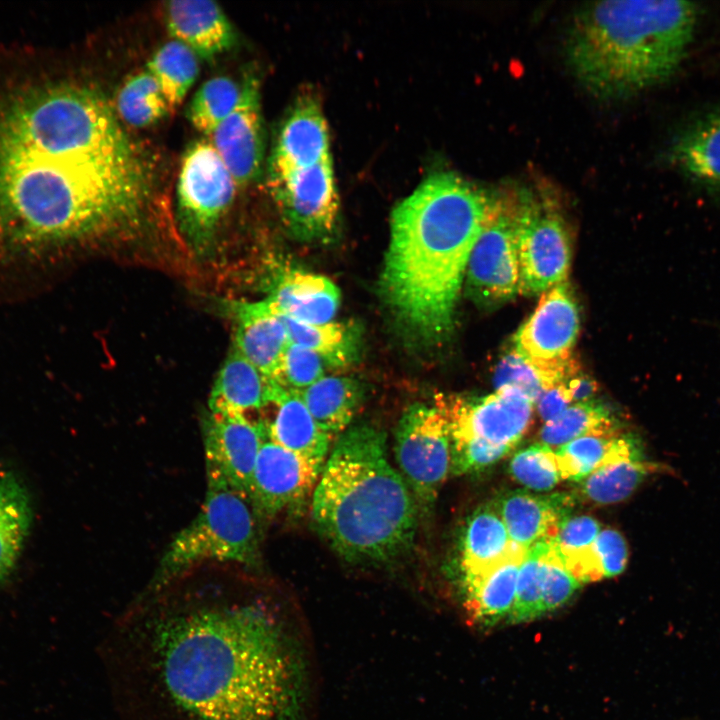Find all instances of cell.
<instances>
[{
    "instance_id": "cell-7",
    "label": "cell",
    "mask_w": 720,
    "mask_h": 720,
    "mask_svg": "<svg viewBox=\"0 0 720 720\" xmlns=\"http://www.w3.org/2000/svg\"><path fill=\"white\" fill-rule=\"evenodd\" d=\"M522 190L491 194L466 270L470 296L495 305L519 293L518 228Z\"/></svg>"
},
{
    "instance_id": "cell-24",
    "label": "cell",
    "mask_w": 720,
    "mask_h": 720,
    "mask_svg": "<svg viewBox=\"0 0 720 720\" xmlns=\"http://www.w3.org/2000/svg\"><path fill=\"white\" fill-rule=\"evenodd\" d=\"M527 550L509 537L493 502L481 505L467 519L460 542L463 580L481 575Z\"/></svg>"
},
{
    "instance_id": "cell-44",
    "label": "cell",
    "mask_w": 720,
    "mask_h": 720,
    "mask_svg": "<svg viewBox=\"0 0 720 720\" xmlns=\"http://www.w3.org/2000/svg\"><path fill=\"white\" fill-rule=\"evenodd\" d=\"M571 402L568 390L562 382L544 391L535 404L539 416L548 422L568 408Z\"/></svg>"
},
{
    "instance_id": "cell-30",
    "label": "cell",
    "mask_w": 720,
    "mask_h": 720,
    "mask_svg": "<svg viewBox=\"0 0 720 720\" xmlns=\"http://www.w3.org/2000/svg\"><path fill=\"white\" fill-rule=\"evenodd\" d=\"M656 469L645 453L626 457L595 470L580 482L574 496L599 505L617 503L628 498Z\"/></svg>"
},
{
    "instance_id": "cell-8",
    "label": "cell",
    "mask_w": 720,
    "mask_h": 720,
    "mask_svg": "<svg viewBox=\"0 0 720 720\" xmlns=\"http://www.w3.org/2000/svg\"><path fill=\"white\" fill-rule=\"evenodd\" d=\"M237 184L210 141L193 142L185 151L177 182V214L191 249L206 253L229 209Z\"/></svg>"
},
{
    "instance_id": "cell-12",
    "label": "cell",
    "mask_w": 720,
    "mask_h": 720,
    "mask_svg": "<svg viewBox=\"0 0 720 720\" xmlns=\"http://www.w3.org/2000/svg\"><path fill=\"white\" fill-rule=\"evenodd\" d=\"M268 186L288 231L303 241H322L335 232L339 198L332 159L285 172H268Z\"/></svg>"
},
{
    "instance_id": "cell-39",
    "label": "cell",
    "mask_w": 720,
    "mask_h": 720,
    "mask_svg": "<svg viewBox=\"0 0 720 720\" xmlns=\"http://www.w3.org/2000/svg\"><path fill=\"white\" fill-rule=\"evenodd\" d=\"M496 389L509 386L521 391L533 404L548 387L541 374L520 354L512 350L505 355L495 373Z\"/></svg>"
},
{
    "instance_id": "cell-35",
    "label": "cell",
    "mask_w": 720,
    "mask_h": 720,
    "mask_svg": "<svg viewBox=\"0 0 720 720\" xmlns=\"http://www.w3.org/2000/svg\"><path fill=\"white\" fill-rule=\"evenodd\" d=\"M241 93V83L227 76L205 81L195 92L187 117L199 132L211 136L235 108Z\"/></svg>"
},
{
    "instance_id": "cell-28",
    "label": "cell",
    "mask_w": 720,
    "mask_h": 720,
    "mask_svg": "<svg viewBox=\"0 0 720 720\" xmlns=\"http://www.w3.org/2000/svg\"><path fill=\"white\" fill-rule=\"evenodd\" d=\"M31 521L26 488L12 472L0 470V586L15 569Z\"/></svg>"
},
{
    "instance_id": "cell-10",
    "label": "cell",
    "mask_w": 720,
    "mask_h": 720,
    "mask_svg": "<svg viewBox=\"0 0 720 720\" xmlns=\"http://www.w3.org/2000/svg\"><path fill=\"white\" fill-rule=\"evenodd\" d=\"M580 326L567 282L545 291L514 337L515 351L543 377L548 389L580 371L572 357Z\"/></svg>"
},
{
    "instance_id": "cell-4",
    "label": "cell",
    "mask_w": 720,
    "mask_h": 720,
    "mask_svg": "<svg viewBox=\"0 0 720 720\" xmlns=\"http://www.w3.org/2000/svg\"><path fill=\"white\" fill-rule=\"evenodd\" d=\"M418 508L387 457L384 431L349 427L337 439L312 500L315 529L346 562L385 565L413 547Z\"/></svg>"
},
{
    "instance_id": "cell-20",
    "label": "cell",
    "mask_w": 720,
    "mask_h": 720,
    "mask_svg": "<svg viewBox=\"0 0 720 720\" xmlns=\"http://www.w3.org/2000/svg\"><path fill=\"white\" fill-rule=\"evenodd\" d=\"M169 34L198 57L211 59L229 50L236 41L231 22L222 8L210 0H179L165 3Z\"/></svg>"
},
{
    "instance_id": "cell-3",
    "label": "cell",
    "mask_w": 720,
    "mask_h": 720,
    "mask_svg": "<svg viewBox=\"0 0 720 720\" xmlns=\"http://www.w3.org/2000/svg\"><path fill=\"white\" fill-rule=\"evenodd\" d=\"M491 194L436 172L393 209L380 277L385 304L417 339L437 343L454 325L468 262Z\"/></svg>"
},
{
    "instance_id": "cell-14",
    "label": "cell",
    "mask_w": 720,
    "mask_h": 720,
    "mask_svg": "<svg viewBox=\"0 0 720 720\" xmlns=\"http://www.w3.org/2000/svg\"><path fill=\"white\" fill-rule=\"evenodd\" d=\"M201 426L207 485L230 488L248 499L263 441L260 422L244 414L208 410Z\"/></svg>"
},
{
    "instance_id": "cell-43",
    "label": "cell",
    "mask_w": 720,
    "mask_h": 720,
    "mask_svg": "<svg viewBox=\"0 0 720 720\" xmlns=\"http://www.w3.org/2000/svg\"><path fill=\"white\" fill-rule=\"evenodd\" d=\"M593 550L602 578L621 574L628 561L625 539L617 530L604 529L593 543Z\"/></svg>"
},
{
    "instance_id": "cell-18",
    "label": "cell",
    "mask_w": 720,
    "mask_h": 720,
    "mask_svg": "<svg viewBox=\"0 0 720 720\" xmlns=\"http://www.w3.org/2000/svg\"><path fill=\"white\" fill-rule=\"evenodd\" d=\"M325 117L317 99L300 96L286 115L272 152L268 172H285L331 158Z\"/></svg>"
},
{
    "instance_id": "cell-37",
    "label": "cell",
    "mask_w": 720,
    "mask_h": 720,
    "mask_svg": "<svg viewBox=\"0 0 720 720\" xmlns=\"http://www.w3.org/2000/svg\"><path fill=\"white\" fill-rule=\"evenodd\" d=\"M509 472L525 487L538 491L551 490L561 479L554 450L540 442L516 452Z\"/></svg>"
},
{
    "instance_id": "cell-45",
    "label": "cell",
    "mask_w": 720,
    "mask_h": 720,
    "mask_svg": "<svg viewBox=\"0 0 720 720\" xmlns=\"http://www.w3.org/2000/svg\"><path fill=\"white\" fill-rule=\"evenodd\" d=\"M572 401L585 402L592 399L598 390L595 380L580 371L563 382Z\"/></svg>"
},
{
    "instance_id": "cell-41",
    "label": "cell",
    "mask_w": 720,
    "mask_h": 720,
    "mask_svg": "<svg viewBox=\"0 0 720 720\" xmlns=\"http://www.w3.org/2000/svg\"><path fill=\"white\" fill-rule=\"evenodd\" d=\"M453 475L479 471L501 459L511 448L482 440H450Z\"/></svg>"
},
{
    "instance_id": "cell-11",
    "label": "cell",
    "mask_w": 720,
    "mask_h": 720,
    "mask_svg": "<svg viewBox=\"0 0 720 720\" xmlns=\"http://www.w3.org/2000/svg\"><path fill=\"white\" fill-rule=\"evenodd\" d=\"M571 246L565 222L544 190H522L518 228L519 293L534 295L566 282Z\"/></svg>"
},
{
    "instance_id": "cell-2",
    "label": "cell",
    "mask_w": 720,
    "mask_h": 720,
    "mask_svg": "<svg viewBox=\"0 0 720 720\" xmlns=\"http://www.w3.org/2000/svg\"><path fill=\"white\" fill-rule=\"evenodd\" d=\"M100 97L75 83H27L0 95V241L40 250L110 237L139 219L138 157L116 158Z\"/></svg>"
},
{
    "instance_id": "cell-29",
    "label": "cell",
    "mask_w": 720,
    "mask_h": 720,
    "mask_svg": "<svg viewBox=\"0 0 720 720\" xmlns=\"http://www.w3.org/2000/svg\"><path fill=\"white\" fill-rule=\"evenodd\" d=\"M671 154L688 176L720 189V113L686 130L674 142Z\"/></svg>"
},
{
    "instance_id": "cell-25",
    "label": "cell",
    "mask_w": 720,
    "mask_h": 720,
    "mask_svg": "<svg viewBox=\"0 0 720 720\" xmlns=\"http://www.w3.org/2000/svg\"><path fill=\"white\" fill-rule=\"evenodd\" d=\"M561 479L581 482L598 468L617 460L644 453L634 434H589L554 450Z\"/></svg>"
},
{
    "instance_id": "cell-42",
    "label": "cell",
    "mask_w": 720,
    "mask_h": 720,
    "mask_svg": "<svg viewBox=\"0 0 720 720\" xmlns=\"http://www.w3.org/2000/svg\"><path fill=\"white\" fill-rule=\"evenodd\" d=\"M601 531L599 522L588 515L567 516L559 524L551 549L558 556H567L589 549Z\"/></svg>"
},
{
    "instance_id": "cell-5",
    "label": "cell",
    "mask_w": 720,
    "mask_h": 720,
    "mask_svg": "<svg viewBox=\"0 0 720 720\" xmlns=\"http://www.w3.org/2000/svg\"><path fill=\"white\" fill-rule=\"evenodd\" d=\"M697 16L695 4L687 1L589 3L570 22L568 66L582 87L599 99L634 95L678 70Z\"/></svg>"
},
{
    "instance_id": "cell-40",
    "label": "cell",
    "mask_w": 720,
    "mask_h": 720,
    "mask_svg": "<svg viewBox=\"0 0 720 720\" xmlns=\"http://www.w3.org/2000/svg\"><path fill=\"white\" fill-rule=\"evenodd\" d=\"M578 581L549 548L545 554L542 574V603L544 614L564 605L581 587Z\"/></svg>"
},
{
    "instance_id": "cell-33",
    "label": "cell",
    "mask_w": 720,
    "mask_h": 720,
    "mask_svg": "<svg viewBox=\"0 0 720 720\" xmlns=\"http://www.w3.org/2000/svg\"><path fill=\"white\" fill-rule=\"evenodd\" d=\"M146 70L155 78L173 109L182 102L198 76V56L183 43L172 40L153 53Z\"/></svg>"
},
{
    "instance_id": "cell-32",
    "label": "cell",
    "mask_w": 720,
    "mask_h": 720,
    "mask_svg": "<svg viewBox=\"0 0 720 720\" xmlns=\"http://www.w3.org/2000/svg\"><path fill=\"white\" fill-rule=\"evenodd\" d=\"M620 424L599 401L577 402L554 419L545 422L539 433L540 443L552 450L585 435L619 434ZM555 449V450H556Z\"/></svg>"
},
{
    "instance_id": "cell-23",
    "label": "cell",
    "mask_w": 720,
    "mask_h": 720,
    "mask_svg": "<svg viewBox=\"0 0 720 720\" xmlns=\"http://www.w3.org/2000/svg\"><path fill=\"white\" fill-rule=\"evenodd\" d=\"M279 316L308 324L331 322L340 305V291L327 277L301 271L281 276L265 298Z\"/></svg>"
},
{
    "instance_id": "cell-1",
    "label": "cell",
    "mask_w": 720,
    "mask_h": 720,
    "mask_svg": "<svg viewBox=\"0 0 720 720\" xmlns=\"http://www.w3.org/2000/svg\"><path fill=\"white\" fill-rule=\"evenodd\" d=\"M126 624L108 648L126 720L298 719L303 657L266 605H201Z\"/></svg>"
},
{
    "instance_id": "cell-13",
    "label": "cell",
    "mask_w": 720,
    "mask_h": 720,
    "mask_svg": "<svg viewBox=\"0 0 720 720\" xmlns=\"http://www.w3.org/2000/svg\"><path fill=\"white\" fill-rule=\"evenodd\" d=\"M435 405L447 420L450 440H482L512 449L530 425L534 404L518 389L504 386L480 398L439 395Z\"/></svg>"
},
{
    "instance_id": "cell-16",
    "label": "cell",
    "mask_w": 720,
    "mask_h": 720,
    "mask_svg": "<svg viewBox=\"0 0 720 720\" xmlns=\"http://www.w3.org/2000/svg\"><path fill=\"white\" fill-rule=\"evenodd\" d=\"M210 137L237 186L258 177L264 157V128L257 77H244L235 108Z\"/></svg>"
},
{
    "instance_id": "cell-27",
    "label": "cell",
    "mask_w": 720,
    "mask_h": 720,
    "mask_svg": "<svg viewBox=\"0 0 720 720\" xmlns=\"http://www.w3.org/2000/svg\"><path fill=\"white\" fill-rule=\"evenodd\" d=\"M527 552L516 554L487 572L463 580L466 606L482 624L508 617L512 608L519 567Z\"/></svg>"
},
{
    "instance_id": "cell-19",
    "label": "cell",
    "mask_w": 720,
    "mask_h": 720,
    "mask_svg": "<svg viewBox=\"0 0 720 720\" xmlns=\"http://www.w3.org/2000/svg\"><path fill=\"white\" fill-rule=\"evenodd\" d=\"M575 497L564 493L536 495L509 491L494 503L510 539L528 550L537 542L556 536L559 524L571 515Z\"/></svg>"
},
{
    "instance_id": "cell-38",
    "label": "cell",
    "mask_w": 720,
    "mask_h": 720,
    "mask_svg": "<svg viewBox=\"0 0 720 720\" xmlns=\"http://www.w3.org/2000/svg\"><path fill=\"white\" fill-rule=\"evenodd\" d=\"M325 366L327 364L319 354L290 343L277 382L284 388L302 391L324 377Z\"/></svg>"
},
{
    "instance_id": "cell-22",
    "label": "cell",
    "mask_w": 720,
    "mask_h": 720,
    "mask_svg": "<svg viewBox=\"0 0 720 720\" xmlns=\"http://www.w3.org/2000/svg\"><path fill=\"white\" fill-rule=\"evenodd\" d=\"M282 388L232 347L211 389L208 410L247 416L272 405Z\"/></svg>"
},
{
    "instance_id": "cell-15",
    "label": "cell",
    "mask_w": 720,
    "mask_h": 720,
    "mask_svg": "<svg viewBox=\"0 0 720 720\" xmlns=\"http://www.w3.org/2000/svg\"><path fill=\"white\" fill-rule=\"evenodd\" d=\"M322 469L263 437L248 500L257 520H269L302 502L316 487Z\"/></svg>"
},
{
    "instance_id": "cell-34",
    "label": "cell",
    "mask_w": 720,
    "mask_h": 720,
    "mask_svg": "<svg viewBox=\"0 0 720 720\" xmlns=\"http://www.w3.org/2000/svg\"><path fill=\"white\" fill-rule=\"evenodd\" d=\"M115 105L121 119L135 128L150 126L171 110L159 84L146 69L122 84Z\"/></svg>"
},
{
    "instance_id": "cell-21",
    "label": "cell",
    "mask_w": 720,
    "mask_h": 720,
    "mask_svg": "<svg viewBox=\"0 0 720 720\" xmlns=\"http://www.w3.org/2000/svg\"><path fill=\"white\" fill-rule=\"evenodd\" d=\"M272 405L274 418L260 420L263 437L323 470L333 438L317 425L300 391L283 387Z\"/></svg>"
},
{
    "instance_id": "cell-9",
    "label": "cell",
    "mask_w": 720,
    "mask_h": 720,
    "mask_svg": "<svg viewBox=\"0 0 720 720\" xmlns=\"http://www.w3.org/2000/svg\"><path fill=\"white\" fill-rule=\"evenodd\" d=\"M395 459L418 511H432L451 466L447 420L436 406L415 403L402 414L395 431Z\"/></svg>"
},
{
    "instance_id": "cell-17",
    "label": "cell",
    "mask_w": 720,
    "mask_h": 720,
    "mask_svg": "<svg viewBox=\"0 0 720 720\" xmlns=\"http://www.w3.org/2000/svg\"><path fill=\"white\" fill-rule=\"evenodd\" d=\"M224 306L235 322L232 347L262 374L277 382L284 353L291 343L283 318L271 310L265 299L230 300Z\"/></svg>"
},
{
    "instance_id": "cell-36",
    "label": "cell",
    "mask_w": 720,
    "mask_h": 720,
    "mask_svg": "<svg viewBox=\"0 0 720 720\" xmlns=\"http://www.w3.org/2000/svg\"><path fill=\"white\" fill-rule=\"evenodd\" d=\"M549 540H542L530 547L519 567L515 598L508 615L510 623L531 621L544 614L542 574Z\"/></svg>"
},
{
    "instance_id": "cell-26",
    "label": "cell",
    "mask_w": 720,
    "mask_h": 720,
    "mask_svg": "<svg viewBox=\"0 0 720 720\" xmlns=\"http://www.w3.org/2000/svg\"><path fill=\"white\" fill-rule=\"evenodd\" d=\"M300 395L317 425L332 438L349 428L364 401L362 385L340 376H324Z\"/></svg>"
},
{
    "instance_id": "cell-6",
    "label": "cell",
    "mask_w": 720,
    "mask_h": 720,
    "mask_svg": "<svg viewBox=\"0 0 720 720\" xmlns=\"http://www.w3.org/2000/svg\"><path fill=\"white\" fill-rule=\"evenodd\" d=\"M260 558L257 519L248 499L230 488L207 485L200 511L174 536L161 556L150 590H162L205 562L256 567Z\"/></svg>"
},
{
    "instance_id": "cell-31",
    "label": "cell",
    "mask_w": 720,
    "mask_h": 720,
    "mask_svg": "<svg viewBox=\"0 0 720 720\" xmlns=\"http://www.w3.org/2000/svg\"><path fill=\"white\" fill-rule=\"evenodd\" d=\"M282 318L287 326L290 342L319 354L327 366L343 367L355 360L359 336L352 326L332 321L308 324Z\"/></svg>"
}]
</instances>
